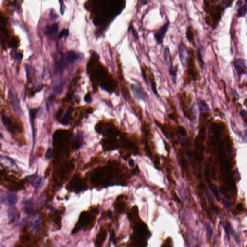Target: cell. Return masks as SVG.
I'll return each instance as SVG.
<instances>
[{
    "label": "cell",
    "mask_w": 247,
    "mask_h": 247,
    "mask_svg": "<svg viewBox=\"0 0 247 247\" xmlns=\"http://www.w3.org/2000/svg\"><path fill=\"white\" fill-rule=\"evenodd\" d=\"M69 34V32L68 29H63L61 31L59 34V38H62L64 36H67Z\"/></svg>",
    "instance_id": "obj_30"
},
{
    "label": "cell",
    "mask_w": 247,
    "mask_h": 247,
    "mask_svg": "<svg viewBox=\"0 0 247 247\" xmlns=\"http://www.w3.org/2000/svg\"><path fill=\"white\" fill-rule=\"evenodd\" d=\"M17 201V195L15 192L12 191H8L3 197H1V202L5 204H15Z\"/></svg>",
    "instance_id": "obj_14"
},
{
    "label": "cell",
    "mask_w": 247,
    "mask_h": 247,
    "mask_svg": "<svg viewBox=\"0 0 247 247\" xmlns=\"http://www.w3.org/2000/svg\"><path fill=\"white\" fill-rule=\"evenodd\" d=\"M9 97L11 101V104L12 105L14 110L15 111V112L17 114H22V111L20 107V102L17 97L14 95L12 92H10L9 93Z\"/></svg>",
    "instance_id": "obj_17"
},
{
    "label": "cell",
    "mask_w": 247,
    "mask_h": 247,
    "mask_svg": "<svg viewBox=\"0 0 247 247\" xmlns=\"http://www.w3.org/2000/svg\"><path fill=\"white\" fill-rule=\"evenodd\" d=\"M186 39L194 47H196V43L195 38V30L192 25H189L186 27L185 32Z\"/></svg>",
    "instance_id": "obj_16"
},
{
    "label": "cell",
    "mask_w": 247,
    "mask_h": 247,
    "mask_svg": "<svg viewBox=\"0 0 247 247\" xmlns=\"http://www.w3.org/2000/svg\"><path fill=\"white\" fill-rule=\"evenodd\" d=\"M178 49L180 63L182 65V67L185 68L189 58V48L182 41H181L179 44Z\"/></svg>",
    "instance_id": "obj_11"
},
{
    "label": "cell",
    "mask_w": 247,
    "mask_h": 247,
    "mask_svg": "<svg viewBox=\"0 0 247 247\" xmlns=\"http://www.w3.org/2000/svg\"><path fill=\"white\" fill-rule=\"evenodd\" d=\"M9 216L11 218V221H15V220L17 219V216L19 215V213L17 212V209L16 208H11V209L9 210L8 212Z\"/></svg>",
    "instance_id": "obj_24"
},
{
    "label": "cell",
    "mask_w": 247,
    "mask_h": 247,
    "mask_svg": "<svg viewBox=\"0 0 247 247\" xmlns=\"http://www.w3.org/2000/svg\"><path fill=\"white\" fill-rule=\"evenodd\" d=\"M177 96L185 116L190 120H192L194 116L192 113V102L193 97L192 93L187 92L184 89H181L178 93Z\"/></svg>",
    "instance_id": "obj_3"
},
{
    "label": "cell",
    "mask_w": 247,
    "mask_h": 247,
    "mask_svg": "<svg viewBox=\"0 0 247 247\" xmlns=\"http://www.w3.org/2000/svg\"><path fill=\"white\" fill-rule=\"evenodd\" d=\"M98 212L95 211L93 213H88V212H84L80 216L78 221L75 226L72 233L79 231L81 229H87V230L93 227L95 223L96 218Z\"/></svg>",
    "instance_id": "obj_5"
},
{
    "label": "cell",
    "mask_w": 247,
    "mask_h": 247,
    "mask_svg": "<svg viewBox=\"0 0 247 247\" xmlns=\"http://www.w3.org/2000/svg\"><path fill=\"white\" fill-rule=\"evenodd\" d=\"M107 230L105 227H102L97 235L96 244L98 247H100L105 241L107 236Z\"/></svg>",
    "instance_id": "obj_18"
},
{
    "label": "cell",
    "mask_w": 247,
    "mask_h": 247,
    "mask_svg": "<svg viewBox=\"0 0 247 247\" xmlns=\"http://www.w3.org/2000/svg\"></svg>",
    "instance_id": "obj_38"
},
{
    "label": "cell",
    "mask_w": 247,
    "mask_h": 247,
    "mask_svg": "<svg viewBox=\"0 0 247 247\" xmlns=\"http://www.w3.org/2000/svg\"><path fill=\"white\" fill-rule=\"evenodd\" d=\"M197 59H198V63H200V65L201 67H203V65H204V62L202 60V56L201 55V53L200 51H197Z\"/></svg>",
    "instance_id": "obj_29"
},
{
    "label": "cell",
    "mask_w": 247,
    "mask_h": 247,
    "mask_svg": "<svg viewBox=\"0 0 247 247\" xmlns=\"http://www.w3.org/2000/svg\"><path fill=\"white\" fill-rule=\"evenodd\" d=\"M73 111V109L70 107L66 111L64 115L63 116L60 121V123L64 126H67L70 124L72 114Z\"/></svg>",
    "instance_id": "obj_20"
},
{
    "label": "cell",
    "mask_w": 247,
    "mask_h": 247,
    "mask_svg": "<svg viewBox=\"0 0 247 247\" xmlns=\"http://www.w3.org/2000/svg\"><path fill=\"white\" fill-rule=\"evenodd\" d=\"M132 243L133 247H146L150 233L146 224L140 220L133 227Z\"/></svg>",
    "instance_id": "obj_1"
},
{
    "label": "cell",
    "mask_w": 247,
    "mask_h": 247,
    "mask_svg": "<svg viewBox=\"0 0 247 247\" xmlns=\"http://www.w3.org/2000/svg\"><path fill=\"white\" fill-rule=\"evenodd\" d=\"M29 181L31 182V184L34 187H37L39 186L41 181V179L40 176L37 174H34L33 175L29 177Z\"/></svg>",
    "instance_id": "obj_22"
},
{
    "label": "cell",
    "mask_w": 247,
    "mask_h": 247,
    "mask_svg": "<svg viewBox=\"0 0 247 247\" xmlns=\"http://www.w3.org/2000/svg\"><path fill=\"white\" fill-rule=\"evenodd\" d=\"M127 197L124 195L119 196L117 198L115 203L114 208L116 212L119 213H124L126 212L127 209Z\"/></svg>",
    "instance_id": "obj_12"
},
{
    "label": "cell",
    "mask_w": 247,
    "mask_h": 247,
    "mask_svg": "<svg viewBox=\"0 0 247 247\" xmlns=\"http://www.w3.org/2000/svg\"><path fill=\"white\" fill-rule=\"evenodd\" d=\"M122 143L124 147H125L126 149L132 151L133 153L137 152V147L136 145L134 144L131 141H130L127 138H122Z\"/></svg>",
    "instance_id": "obj_19"
},
{
    "label": "cell",
    "mask_w": 247,
    "mask_h": 247,
    "mask_svg": "<svg viewBox=\"0 0 247 247\" xmlns=\"http://www.w3.org/2000/svg\"><path fill=\"white\" fill-rule=\"evenodd\" d=\"M234 65L237 74L239 75L244 74L246 72L247 69L246 62L243 59H236L235 61Z\"/></svg>",
    "instance_id": "obj_15"
},
{
    "label": "cell",
    "mask_w": 247,
    "mask_h": 247,
    "mask_svg": "<svg viewBox=\"0 0 247 247\" xmlns=\"http://www.w3.org/2000/svg\"><path fill=\"white\" fill-rule=\"evenodd\" d=\"M141 69L143 80L146 84L150 87L154 94L157 97H159V93L157 88V82L152 68L145 63H142L141 64Z\"/></svg>",
    "instance_id": "obj_6"
},
{
    "label": "cell",
    "mask_w": 247,
    "mask_h": 247,
    "mask_svg": "<svg viewBox=\"0 0 247 247\" xmlns=\"http://www.w3.org/2000/svg\"><path fill=\"white\" fill-rule=\"evenodd\" d=\"M170 24V21L168 20L158 29L154 32V38L157 45H160L163 44Z\"/></svg>",
    "instance_id": "obj_10"
},
{
    "label": "cell",
    "mask_w": 247,
    "mask_h": 247,
    "mask_svg": "<svg viewBox=\"0 0 247 247\" xmlns=\"http://www.w3.org/2000/svg\"><path fill=\"white\" fill-rule=\"evenodd\" d=\"M161 247H173L172 239L170 237H168L162 245Z\"/></svg>",
    "instance_id": "obj_26"
},
{
    "label": "cell",
    "mask_w": 247,
    "mask_h": 247,
    "mask_svg": "<svg viewBox=\"0 0 247 247\" xmlns=\"http://www.w3.org/2000/svg\"><path fill=\"white\" fill-rule=\"evenodd\" d=\"M53 150L51 148H48L45 153V157L47 160L51 159L52 157Z\"/></svg>",
    "instance_id": "obj_28"
},
{
    "label": "cell",
    "mask_w": 247,
    "mask_h": 247,
    "mask_svg": "<svg viewBox=\"0 0 247 247\" xmlns=\"http://www.w3.org/2000/svg\"><path fill=\"white\" fill-rule=\"evenodd\" d=\"M236 210L238 212H241L244 211L243 206L241 204H239L238 205L236 206Z\"/></svg>",
    "instance_id": "obj_33"
},
{
    "label": "cell",
    "mask_w": 247,
    "mask_h": 247,
    "mask_svg": "<svg viewBox=\"0 0 247 247\" xmlns=\"http://www.w3.org/2000/svg\"><path fill=\"white\" fill-rule=\"evenodd\" d=\"M247 13V4H245L244 5H242L238 9V17H242L246 15Z\"/></svg>",
    "instance_id": "obj_25"
},
{
    "label": "cell",
    "mask_w": 247,
    "mask_h": 247,
    "mask_svg": "<svg viewBox=\"0 0 247 247\" xmlns=\"http://www.w3.org/2000/svg\"><path fill=\"white\" fill-rule=\"evenodd\" d=\"M129 166H130L131 168H133L135 165L134 161L132 159H130L129 162Z\"/></svg>",
    "instance_id": "obj_35"
},
{
    "label": "cell",
    "mask_w": 247,
    "mask_h": 247,
    "mask_svg": "<svg viewBox=\"0 0 247 247\" xmlns=\"http://www.w3.org/2000/svg\"><path fill=\"white\" fill-rule=\"evenodd\" d=\"M130 90L137 100L145 101L148 98L147 92L139 81H136L135 83H131L130 85Z\"/></svg>",
    "instance_id": "obj_9"
},
{
    "label": "cell",
    "mask_w": 247,
    "mask_h": 247,
    "mask_svg": "<svg viewBox=\"0 0 247 247\" xmlns=\"http://www.w3.org/2000/svg\"><path fill=\"white\" fill-rule=\"evenodd\" d=\"M63 2L62 1V4H60V12H61V14H63L64 11V8H63Z\"/></svg>",
    "instance_id": "obj_36"
},
{
    "label": "cell",
    "mask_w": 247,
    "mask_h": 247,
    "mask_svg": "<svg viewBox=\"0 0 247 247\" xmlns=\"http://www.w3.org/2000/svg\"><path fill=\"white\" fill-rule=\"evenodd\" d=\"M203 9L207 14L205 17L206 23L209 21L210 19H213V23H214V20L218 23L220 19L221 12L224 9L220 4L219 6H215L213 4H212V2L207 1H204Z\"/></svg>",
    "instance_id": "obj_7"
},
{
    "label": "cell",
    "mask_w": 247,
    "mask_h": 247,
    "mask_svg": "<svg viewBox=\"0 0 247 247\" xmlns=\"http://www.w3.org/2000/svg\"><path fill=\"white\" fill-rule=\"evenodd\" d=\"M117 62L118 64V74L119 84L120 85V91L122 92V95L124 99L130 102L134 100L131 97L130 92V88L127 84V81L125 78V75L124 74L123 69L122 63L121 62L120 55H119L117 58Z\"/></svg>",
    "instance_id": "obj_4"
},
{
    "label": "cell",
    "mask_w": 247,
    "mask_h": 247,
    "mask_svg": "<svg viewBox=\"0 0 247 247\" xmlns=\"http://www.w3.org/2000/svg\"><path fill=\"white\" fill-rule=\"evenodd\" d=\"M172 195L173 197L174 200H175L177 201L178 202H181L180 199L179 197H178V196L176 195V193L175 192H172Z\"/></svg>",
    "instance_id": "obj_34"
},
{
    "label": "cell",
    "mask_w": 247,
    "mask_h": 247,
    "mask_svg": "<svg viewBox=\"0 0 247 247\" xmlns=\"http://www.w3.org/2000/svg\"><path fill=\"white\" fill-rule=\"evenodd\" d=\"M128 30H129V32H131L132 34H133V35L134 36V37L136 38V39H139V36L138 33V32L136 31V29H135L133 25V24H132L131 23H130V24L129 25Z\"/></svg>",
    "instance_id": "obj_27"
},
{
    "label": "cell",
    "mask_w": 247,
    "mask_h": 247,
    "mask_svg": "<svg viewBox=\"0 0 247 247\" xmlns=\"http://www.w3.org/2000/svg\"><path fill=\"white\" fill-rule=\"evenodd\" d=\"M164 59L166 64L169 65V72L173 83L177 84V82L178 72L179 70L178 65H174L173 60L172 56L170 52L169 47H166L164 51Z\"/></svg>",
    "instance_id": "obj_8"
},
{
    "label": "cell",
    "mask_w": 247,
    "mask_h": 247,
    "mask_svg": "<svg viewBox=\"0 0 247 247\" xmlns=\"http://www.w3.org/2000/svg\"></svg>",
    "instance_id": "obj_37"
},
{
    "label": "cell",
    "mask_w": 247,
    "mask_h": 247,
    "mask_svg": "<svg viewBox=\"0 0 247 247\" xmlns=\"http://www.w3.org/2000/svg\"><path fill=\"white\" fill-rule=\"evenodd\" d=\"M91 100H92V98H91L90 94V93L87 94L85 96V97H84V101L87 102L89 103L90 102H91Z\"/></svg>",
    "instance_id": "obj_32"
},
{
    "label": "cell",
    "mask_w": 247,
    "mask_h": 247,
    "mask_svg": "<svg viewBox=\"0 0 247 247\" xmlns=\"http://www.w3.org/2000/svg\"><path fill=\"white\" fill-rule=\"evenodd\" d=\"M190 56L186 65V69L184 72L183 80L184 86L191 83L192 81H196L200 79L201 76L196 62L195 51L192 48L189 47Z\"/></svg>",
    "instance_id": "obj_2"
},
{
    "label": "cell",
    "mask_w": 247,
    "mask_h": 247,
    "mask_svg": "<svg viewBox=\"0 0 247 247\" xmlns=\"http://www.w3.org/2000/svg\"><path fill=\"white\" fill-rule=\"evenodd\" d=\"M78 59L77 54L74 51H70L68 53L67 56V59L70 63H74V61Z\"/></svg>",
    "instance_id": "obj_23"
},
{
    "label": "cell",
    "mask_w": 247,
    "mask_h": 247,
    "mask_svg": "<svg viewBox=\"0 0 247 247\" xmlns=\"http://www.w3.org/2000/svg\"><path fill=\"white\" fill-rule=\"evenodd\" d=\"M128 218L132 227L141 220L139 215L138 208L137 206H134L130 209L128 213Z\"/></svg>",
    "instance_id": "obj_13"
},
{
    "label": "cell",
    "mask_w": 247,
    "mask_h": 247,
    "mask_svg": "<svg viewBox=\"0 0 247 247\" xmlns=\"http://www.w3.org/2000/svg\"><path fill=\"white\" fill-rule=\"evenodd\" d=\"M58 24L57 23H54L50 25H48L45 27V34L47 35H52L55 34L58 31Z\"/></svg>",
    "instance_id": "obj_21"
},
{
    "label": "cell",
    "mask_w": 247,
    "mask_h": 247,
    "mask_svg": "<svg viewBox=\"0 0 247 247\" xmlns=\"http://www.w3.org/2000/svg\"><path fill=\"white\" fill-rule=\"evenodd\" d=\"M178 130H179L180 133L182 135V136H185L186 135V131L185 129L183 127L179 126L178 127Z\"/></svg>",
    "instance_id": "obj_31"
}]
</instances>
